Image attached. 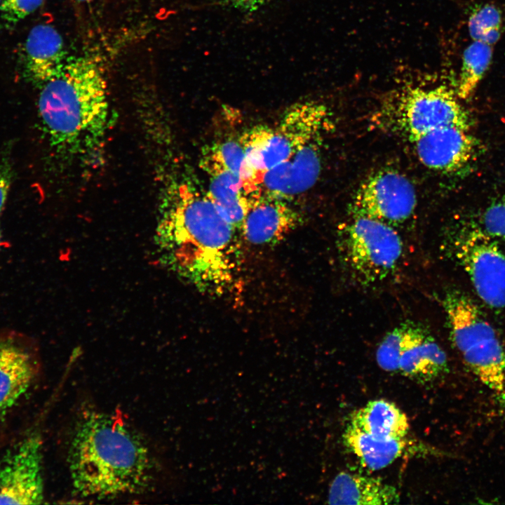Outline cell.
Masks as SVG:
<instances>
[{"label":"cell","mask_w":505,"mask_h":505,"mask_svg":"<svg viewBox=\"0 0 505 505\" xmlns=\"http://www.w3.org/2000/svg\"><path fill=\"white\" fill-rule=\"evenodd\" d=\"M156 241L163 262L201 290L224 295L238 288V231L192 184L162 181Z\"/></svg>","instance_id":"6da1fadb"},{"label":"cell","mask_w":505,"mask_h":505,"mask_svg":"<svg viewBox=\"0 0 505 505\" xmlns=\"http://www.w3.org/2000/svg\"><path fill=\"white\" fill-rule=\"evenodd\" d=\"M72 487L84 498L146 492L156 463L142 434L118 414L88 408L77 417L67 450Z\"/></svg>","instance_id":"7a4b0ae2"},{"label":"cell","mask_w":505,"mask_h":505,"mask_svg":"<svg viewBox=\"0 0 505 505\" xmlns=\"http://www.w3.org/2000/svg\"><path fill=\"white\" fill-rule=\"evenodd\" d=\"M37 110L48 144L62 159H97L109 129L111 107L103 69L88 55L69 56L35 86Z\"/></svg>","instance_id":"3957f363"},{"label":"cell","mask_w":505,"mask_h":505,"mask_svg":"<svg viewBox=\"0 0 505 505\" xmlns=\"http://www.w3.org/2000/svg\"><path fill=\"white\" fill-rule=\"evenodd\" d=\"M441 303L451 340L464 361L485 385L501 396L505 383V350L495 330L475 302L460 290H447Z\"/></svg>","instance_id":"277c9868"},{"label":"cell","mask_w":505,"mask_h":505,"mask_svg":"<svg viewBox=\"0 0 505 505\" xmlns=\"http://www.w3.org/2000/svg\"><path fill=\"white\" fill-rule=\"evenodd\" d=\"M403 247L391 225L362 217H353L337 239L342 265L355 283L365 287L381 283L394 274Z\"/></svg>","instance_id":"5b68a950"},{"label":"cell","mask_w":505,"mask_h":505,"mask_svg":"<svg viewBox=\"0 0 505 505\" xmlns=\"http://www.w3.org/2000/svg\"><path fill=\"white\" fill-rule=\"evenodd\" d=\"M331 113L325 105L305 101L290 107L275 127L256 126L249 139V156L260 173L289 159L304 145L331 129Z\"/></svg>","instance_id":"8992f818"},{"label":"cell","mask_w":505,"mask_h":505,"mask_svg":"<svg viewBox=\"0 0 505 505\" xmlns=\"http://www.w3.org/2000/svg\"><path fill=\"white\" fill-rule=\"evenodd\" d=\"M443 247L465 271L480 299L491 308L505 309V249L472 220L450 231Z\"/></svg>","instance_id":"52a82bcc"},{"label":"cell","mask_w":505,"mask_h":505,"mask_svg":"<svg viewBox=\"0 0 505 505\" xmlns=\"http://www.w3.org/2000/svg\"><path fill=\"white\" fill-rule=\"evenodd\" d=\"M459 99L445 86L410 87L385 107V122L408 140L445 127L471 130V117Z\"/></svg>","instance_id":"ba28073f"},{"label":"cell","mask_w":505,"mask_h":505,"mask_svg":"<svg viewBox=\"0 0 505 505\" xmlns=\"http://www.w3.org/2000/svg\"><path fill=\"white\" fill-rule=\"evenodd\" d=\"M416 206V191L408 178L397 170L384 169L361 183L350 210L353 217H368L391 225L408 220Z\"/></svg>","instance_id":"9c48e42d"},{"label":"cell","mask_w":505,"mask_h":505,"mask_svg":"<svg viewBox=\"0 0 505 505\" xmlns=\"http://www.w3.org/2000/svg\"><path fill=\"white\" fill-rule=\"evenodd\" d=\"M41 438L30 435L0 459V504H38L44 499Z\"/></svg>","instance_id":"30bf717a"},{"label":"cell","mask_w":505,"mask_h":505,"mask_svg":"<svg viewBox=\"0 0 505 505\" xmlns=\"http://www.w3.org/2000/svg\"><path fill=\"white\" fill-rule=\"evenodd\" d=\"M398 333V370L419 383L431 382L448 372L445 352L426 326L406 321L396 326Z\"/></svg>","instance_id":"8fae6325"},{"label":"cell","mask_w":505,"mask_h":505,"mask_svg":"<svg viewBox=\"0 0 505 505\" xmlns=\"http://www.w3.org/2000/svg\"><path fill=\"white\" fill-rule=\"evenodd\" d=\"M289 200L258 191L250 196L240 235L252 245H275L300 223L301 217Z\"/></svg>","instance_id":"7c38bea8"},{"label":"cell","mask_w":505,"mask_h":505,"mask_svg":"<svg viewBox=\"0 0 505 505\" xmlns=\"http://www.w3.org/2000/svg\"><path fill=\"white\" fill-rule=\"evenodd\" d=\"M408 140L423 165L443 173L466 168L478 153V142L471 130L459 127L442 128Z\"/></svg>","instance_id":"4fadbf2b"},{"label":"cell","mask_w":505,"mask_h":505,"mask_svg":"<svg viewBox=\"0 0 505 505\" xmlns=\"http://www.w3.org/2000/svg\"><path fill=\"white\" fill-rule=\"evenodd\" d=\"M322 139L298 149L289 159L264 172L261 192L290 200L311 189L318 180L322 164Z\"/></svg>","instance_id":"5bb4252c"},{"label":"cell","mask_w":505,"mask_h":505,"mask_svg":"<svg viewBox=\"0 0 505 505\" xmlns=\"http://www.w3.org/2000/svg\"><path fill=\"white\" fill-rule=\"evenodd\" d=\"M346 447L372 471L384 469L399 458L437 454L434 449L417 439L379 438L348 425L343 435Z\"/></svg>","instance_id":"9a60e30c"},{"label":"cell","mask_w":505,"mask_h":505,"mask_svg":"<svg viewBox=\"0 0 505 505\" xmlns=\"http://www.w3.org/2000/svg\"><path fill=\"white\" fill-rule=\"evenodd\" d=\"M38 372L34 354L11 337H0V410L13 407L29 390Z\"/></svg>","instance_id":"2e32d148"},{"label":"cell","mask_w":505,"mask_h":505,"mask_svg":"<svg viewBox=\"0 0 505 505\" xmlns=\"http://www.w3.org/2000/svg\"><path fill=\"white\" fill-rule=\"evenodd\" d=\"M67 58L60 32L50 25H37L25 43V77L35 87L59 70Z\"/></svg>","instance_id":"e0dca14e"},{"label":"cell","mask_w":505,"mask_h":505,"mask_svg":"<svg viewBox=\"0 0 505 505\" xmlns=\"http://www.w3.org/2000/svg\"><path fill=\"white\" fill-rule=\"evenodd\" d=\"M200 163L209 177L207 196L240 234L250 201L244 182L205 153Z\"/></svg>","instance_id":"ac0fdd59"},{"label":"cell","mask_w":505,"mask_h":505,"mask_svg":"<svg viewBox=\"0 0 505 505\" xmlns=\"http://www.w3.org/2000/svg\"><path fill=\"white\" fill-rule=\"evenodd\" d=\"M399 499L397 490L379 478L342 471L330 484L328 503L380 505L397 504Z\"/></svg>","instance_id":"d6986e66"},{"label":"cell","mask_w":505,"mask_h":505,"mask_svg":"<svg viewBox=\"0 0 505 505\" xmlns=\"http://www.w3.org/2000/svg\"><path fill=\"white\" fill-rule=\"evenodd\" d=\"M348 425L379 438L405 437L410 429L406 415L394 403L384 399L369 401L354 411Z\"/></svg>","instance_id":"ffe728a7"},{"label":"cell","mask_w":505,"mask_h":505,"mask_svg":"<svg viewBox=\"0 0 505 505\" xmlns=\"http://www.w3.org/2000/svg\"><path fill=\"white\" fill-rule=\"evenodd\" d=\"M493 46L473 41L464 50L455 93L462 100L474 93L487 72L493 55Z\"/></svg>","instance_id":"44dd1931"},{"label":"cell","mask_w":505,"mask_h":505,"mask_svg":"<svg viewBox=\"0 0 505 505\" xmlns=\"http://www.w3.org/2000/svg\"><path fill=\"white\" fill-rule=\"evenodd\" d=\"M468 30L473 41L491 46L500 39L504 29V19L500 9L494 4L478 6L469 14Z\"/></svg>","instance_id":"7402d4cb"},{"label":"cell","mask_w":505,"mask_h":505,"mask_svg":"<svg viewBox=\"0 0 505 505\" xmlns=\"http://www.w3.org/2000/svg\"><path fill=\"white\" fill-rule=\"evenodd\" d=\"M472 221L505 249V191L486 205Z\"/></svg>","instance_id":"603a6c76"},{"label":"cell","mask_w":505,"mask_h":505,"mask_svg":"<svg viewBox=\"0 0 505 505\" xmlns=\"http://www.w3.org/2000/svg\"><path fill=\"white\" fill-rule=\"evenodd\" d=\"M44 0H2L0 12L9 24H15L36 11Z\"/></svg>","instance_id":"cb8c5ba5"},{"label":"cell","mask_w":505,"mask_h":505,"mask_svg":"<svg viewBox=\"0 0 505 505\" xmlns=\"http://www.w3.org/2000/svg\"><path fill=\"white\" fill-rule=\"evenodd\" d=\"M10 149L5 147L0 152V215L4 208L13 179Z\"/></svg>","instance_id":"d4e9b609"},{"label":"cell","mask_w":505,"mask_h":505,"mask_svg":"<svg viewBox=\"0 0 505 505\" xmlns=\"http://www.w3.org/2000/svg\"><path fill=\"white\" fill-rule=\"evenodd\" d=\"M231 4L236 8L252 11L257 9L264 4L267 0H227Z\"/></svg>","instance_id":"484cf974"},{"label":"cell","mask_w":505,"mask_h":505,"mask_svg":"<svg viewBox=\"0 0 505 505\" xmlns=\"http://www.w3.org/2000/svg\"><path fill=\"white\" fill-rule=\"evenodd\" d=\"M500 396H501V398H504V400H505V383H504V391H503L502 394H501Z\"/></svg>","instance_id":"4316f807"},{"label":"cell","mask_w":505,"mask_h":505,"mask_svg":"<svg viewBox=\"0 0 505 505\" xmlns=\"http://www.w3.org/2000/svg\"><path fill=\"white\" fill-rule=\"evenodd\" d=\"M75 1H77V2H86V1H90V0H75Z\"/></svg>","instance_id":"83f0119b"},{"label":"cell","mask_w":505,"mask_h":505,"mask_svg":"<svg viewBox=\"0 0 505 505\" xmlns=\"http://www.w3.org/2000/svg\"><path fill=\"white\" fill-rule=\"evenodd\" d=\"M0 243H1V231H0Z\"/></svg>","instance_id":"f1b7e54d"},{"label":"cell","mask_w":505,"mask_h":505,"mask_svg":"<svg viewBox=\"0 0 505 505\" xmlns=\"http://www.w3.org/2000/svg\"><path fill=\"white\" fill-rule=\"evenodd\" d=\"M1 1H2V0H0V6H1Z\"/></svg>","instance_id":"f546056e"}]
</instances>
